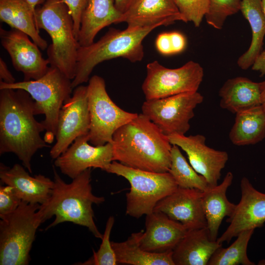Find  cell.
<instances>
[{
  "instance_id": "1",
  "label": "cell",
  "mask_w": 265,
  "mask_h": 265,
  "mask_svg": "<svg viewBox=\"0 0 265 265\" xmlns=\"http://www.w3.org/2000/svg\"><path fill=\"white\" fill-rule=\"evenodd\" d=\"M0 90V154H15L31 173L33 155L50 147L40 135L45 128L35 118L34 101L26 91Z\"/></svg>"
},
{
  "instance_id": "2",
  "label": "cell",
  "mask_w": 265,
  "mask_h": 265,
  "mask_svg": "<svg viewBox=\"0 0 265 265\" xmlns=\"http://www.w3.org/2000/svg\"><path fill=\"white\" fill-rule=\"evenodd\" d=\"M113 161L156 173L168 172L172 144L143 113L120 127L112 137Z\"/></svg>"
},
{
  "instance_id": "3",
  "label": "cell",
  "mask_w": 265,
  "mask_h": 265,
  "mask_svg": "<svg viewBox=\"0 0 265 265\" xmlns=\"http://www.w3.org/2000/svg\"><path fill=\"white\" fill-rule=\"evenodd\" d=\"M54 186L46 203L40 205L39 211L43 220L55 216L54 221L47 229L64 222L86 227L97 238L102 239L103 235L99 231L94 220L92 205L105 201L92 193L91 185V169L88 168L73 179L65 183L54 166Z\"/></svg>"
},
{
  "instance_id": "4",
  "label": "cell",
  "mask_w": 265,
  "mask_h": 265,
  "mask_svg": "<svg viewBox=\"0 0 265 265\" xmlns=\"http://www.w3.org/2000/svg\"><path fill=\"white\" fill-rule=\"evenodd\" d=\"M159 26L156 25L124 30L110 28L97 42L88 46H80L77 53L76 75L72 80V88L89 81L95 67L103 61L118 57L132 62L141 61L144 55L143 40Z\"/></svg>"
},
{
  "instance_id": "5",
  "label": "cell",
  "mask_w": 265,
  "mask_h": 265,
  "mask_svg": "<svg viewBox=\"0 0 265 265\" xmlns=\"http://www.w3.org/2000/svg\"><path fill=\"white\" fill-rule=\"evenodd\" d=\"M35 17L37 28L45 30L52 40L47 49L50 66L73 80L80 46L74 35L73 21L67 6L62 0H43L35 8Z\"/></svg>"
},
{
  "instance_id": "6",
  "label": "cell",
  "mask_w": 265,
  "mask_h": 265,
  "mask_svg": "<svg viewBox=\"0 0 265 265\" xmlns=\"http://www.w3.org/2000/svg\"><path fill=\"white\" fill-rule=\"evenodd\" d=\"M40 204L22 201L13 212L0 216V265H26L39 226L43 222Z\"/></svg>"
},
{
  "instance_id": "7",
  "label": "cell",
  "mask_w": 265,
  "mask_h": 265,
  "mask_svg": "<svg viewBox=\"0 0 265 265\" xmlns=\"http://www.w3.org/2000/svg\"><path fill=\"white\" fill-rule=\"evenodd\" d=\"M22 89L34 101L36 115L44 114L42 121L45 128L44 140L53 142L55 136L60 110L73 88L72 80L57 68L50 66L47 73L37 80H23L8 84L0 81V89Z\"/></svg>"
},
{
  "instance_id": "8",
  "label": "cell",
  "mask_w": 265,
  "mask_h": 265,
  "mask_svg": "<svg viewBox=\"0 0 265 265\" xmlns=\"http://www.w3.org/2000/svg\"><path fill=\"white\" fill-rule=\"evenodd\" d=\"M106 172L125 178L131 188L127 193L126 213L138 218L154 212L158 203L178 186L169 172L156 173L132 168L112 161Z\"/></svg>"
},
{
  "instance_id": "9",
  "label": "cell",
  "mask_w": 265,
  "mask_h": 265,
  "mask_svg": "<svg viewBox=\"0 0 265 265\" xmlns=\"http://www.w3.org/2000/svg\"><path fill=\"white\" fill-rule=\"evenodd\" d=\"M87 86L90 118L89 142L94 146L112 143L115 132L135 118L138 114L126 111L113 102L101 77L92 76Z\"/></svg>"
},
{
  "instance_id": "10",
  "label": "cell",
  "mask_w": 265,
  "mask_h": 265,
  "mask_svg": "<svg viewBox=\"0 0 265 265\" xmlns=\"http://www.w3.org/2000/svg\"><path fill=\"white\" fill-rule=\"evenodd\" d=\"M146 71L142 85L146 100L197 91L204 77L202 67L192 60L174 69L166 68L155 60L147 64Z\"/></svg>"
},
{
  "instance_id": "11",
  "label": "cell",
  "mask_w": 265,
  "mask_h": 265,
  "mask_svg": "<svg viewBox=\"0 0 265 265\" xmlns=\"http://www.w3.org/2000/svg\"><path fill=\"white\" fill-rule=\"evenodd\" d=\"M203 99L196 91L146 100L142 106V113L167 136L185 134L190 129L189 121L194 116L195 108Z\"/></svg>"
},
{
  "instance_id": "12",
  "label": "cell",
  "mask_w": 265,
  "mask_h": 265,
  "mask_svg": "<svg viewBox=\"0 0 265 265\" xmlns=\"http://www.w3.org/2000/svg\"><path fill=\"white\" fill-rule=\"evenodd\" d=\"M90 118L87 86L80 85L64 103L59 112L55 134L56 142L50 155L55 159L79 136L88 133Z\"/></svg>"
},
{
  "instance_id": "13",
  "label": "cell",
  "mask_w": 265,
  "mask_h": 265,
  "mask_svg": "<svg viewBox=\"0 0 265 265\" xmlns=\"http://www.w3.org/2000/svg\"><path fill=\"white\" fill-rule=\"evenodd\" d=\"M89 141L88 133L78 137L55 159V166L72 179L88 168H97L106 171L113 161L112 143L91 146Z\"/></svg>"
},
{
  "instance_id": "14",
  "label": "cell",
  "mask_w": 265,
  "mask_h": 265,
  "mask_svg": "<svg viewBox=\"0 0 265 265\" xmlns=\"http://www.w3.org/2000/svg\"><path fill=\"white\" fill-rule=\"evenodd\" d=\"M172 145H176L186 152L190 164L207 181L210 187L218 185L221 171L229 159L227 152L214 149L206 144L202 134H175L168 136Z\"/></svg>"
},
{
  "instance_id": "15",
  "label": "cell",
  "mask_w": 265,
  "mask_h": 265,
  "mask_svg": "<svg viewBox=\"0 0 265 265\" xmlns=\"http://www.w3.org/2000/svg\"><path fill=\"white\" fill-rule=\"evenodd\" d=\"M240 201L233 215L226 220L229 226L217 239L220 243H229L241 231L261 228L265 222V193L257 190L245 177L240 181Z\"/></svg>"
},
{
  "instance_id": "16",
  "label": "cell",
  "mask_w": 265,
  "mask_h": 265,
  "mask_svg": "<svg viewBox=\"0 0 265 265\" xmlns=\"http://www.w3.org/2000/svg\"><path fill=\"white\" fill-rule=\"evenodd\" d=\"M28 37L16 29H0L1 45L9 54L15 69L24 74V80L40 78L50 67L48 59L43 58L39 48Z\"/></svg>"
},
{
  "instance_id": "17",
  "label": "cell",
  "mask_w": 265,
  "mask_h": 265,
  "mask_svg": "<svg viewBox=\"0 0 265 265\" xmlns=\"http://www.w3.org/2000/svg\"><path fill=\"white\" fill-rule=\"evenodd\" d=\"M154 211L165 214L181 223L188 231L207 227L202 191L197 189L178 187L159 201Z\"/></svg>"
},
{
  "instance_id": "18",
  "label": "cell",
  "mask_w": 265,
  "mask_h": 265,
  "mask_svg": "<svg viewBox=\"0 0 265 265\" xmlns=\"http://www.w3.org/2000/svg\"><path fill=\"white\" fill-rule=\"evenodd\" d=\"M187 231L181 223L162 212L154 211L146 215L145 231L139 245L143 250L153 253L173 250Z\"/></svg>"
},
{
  "instance_id": "19",
  "label": "cell",
  "mask_w": 265,
  "mask_h": 265,
  "mask_svg": "<svg viewBox=\"0 0 265 265\" xmlns=\"http://www.w3.org/2000/svg\"><path fill=\"white\" fill-rule=\"evenodd\" d=\"M177 21L184 22L175 0H136L122 14L118 23L125 22L129 29L156 25L168 26Z\"/></svg>"
},
{
  "instance_id": "20",
  "label": "cell",
  "mask_w": 265,
  "mask_h": 265,
  "mask_svg": "<svg viewBox=\"0 0 265 265\" xmlns=\"http://www.w3.org/2000/svg\"><path fill=\"white\" fill-rule=\"evenodd\" d=\"M0 179L12 187L22 201L31 204L46 203L54 186V181L41 174L32 177L19 164L10 168L0 163Z\"/></svg>"
},
{
  "instance_id": "21",
  "label": "cell",
  "mask_w": 265,
  "mask_h": 265,
  "mask_svg": "<svg viewBox=\"0 0 265 265\" xmlns=\"http://www.w3.org/2000/svg\"><path fill=\"white\" fill-rule=\"evenodd\" d=\"M221 246L211 239L207 227L189 230L173 250V260L175 265H208Z\"/></svg>"
},
{
  "instance_id": "22",
  "label": "cell",
  "mask_w": 265,
  "mask_h": 265,
  "mask_svg": "<svg viewBox=\"0 0 265 265\" xmlns=\"http://www.w3.org/2000/svg\"><path fill=\"white\" fill-rule=\"evenodd\" d=\"M234 176L228 172L219 184L209 187L202 191V203L207 221V227L212 240H217L222 221L225 217H231L236 205L229 201L226 196L228 188L232 185Z\"/></svg>"
},
{
  "instance_id": "23",
  "label": "cell",
  "mask_w": 265,
  "mask_h": 265,
  "mask_svg": "<svg viewBox=\"0 0 265 265\" xmlns=\"http://www.w3.org/2000/svg\"><path fill=\"white\" fill-rule=\"evenodd\" d=\"M122 14L115 7L114 0H89L81 17L78 38L80 46L92 44L98 32L106 26L118 23Z\"/></svg>"
},
{
  "instance_id": "24",
  "label": "cell",
  "mask_w": 265,
  "mask_h": 265,
  "mask_svg": "<svg viewBox=\"0 0 265 265\" xmlns=\"http://www.w3.org/2000/svg\"><path fill=\"white\" fill-rule=\"evenodd\" d=\"M220 106L233 113L261 105L260 82L237 77L226 80L219 90Z\"/></svg>"
},
{
  "instance_id": "25",
  "label": "cell",
  "mask_w": 265,
  "mask_h": 265,
  "mask_svg": "<svg viewBox=\"0 0 265 265\" xmlns=\"http://www.w3.org/2000/svg\"><path fill=\"white\" fill-rule=\"evenodd\" d=\"M35 10L26 0H0V20L27 34L40 49L44 50L48 44L39 34Z\"/></svg>"
},
{
  "instance_id": "26",
  "label": "cell",
  "mask_w": 265,
  "mask_h": 265,
  "mask_svg": "<svg viewBox=\"0 0 265 265\" xmlns=\"http://www.w3.org/2000/svg\"><path fill=\"white\" fill-rule=\"evenodd\" d=\"M240 11L249 22L252 32L249 48L237 61L239 67L247 70L252 66L262 52L265 36V15L262 0H241Z\"/></svg>"
},
{
  "instance_id": "27",
  "label": "cell",
  "mask_w": 265,
  "mask_h": 265,
  "mask_svg": "<svg viewBox=\"0 0 265 265\" xmlns=\"http://www.w3.org/2000/svg\"><path fill=\"white\" fill-rule=\"evenodd\" d=\"M229 137L237 146L254 145L262 141L265 138V111L262 106L236 113Z\"/></svg>"
},
{
  "instance_id": "28",
  "label": "cell",
  "mask_w": 265,
  "mask_h": 265,
  "mask_svg": "<svg viewBox=\"0 0 265 265\" xmlns=\"http://www.w3.org/2000/svg\"><path fill=\"white\" fill-rule=\"evenodd\" d=\"M142 232L132 233L123 242L111 241L117 264L131 265H175L173 250L153 253L143 250L139 241Z\"/></svg>"
},
{
  "instance_id": "29",
  "label": "cell",
  "mask_w": 265,
  "mask_h": 265,
  "mask_svg": "<svg viewBox=\"0 0 265 265\" xmlns=\"http://www.w3.org/2000/svg\"><path fill=\"white\" fill-rule=\"evenodd\" d=\"M178 187L194 188L203 191L210 187L206 179L198 173L188 163L180 147L172 145L171 150V165L168 171Z\"/></svg>"
},
{
  "instance_id": "30",
  "label": "cell",
  "mask_w": 265,
  "mask_h": 265,
  "mask_svg": "<svg viewBox=\"0 0 265 265\" xmlns=\"http://www.w3.org/2000/svg\"><path fill=\"white\" fill-rule=\"evenodd\" d=\"M255 229L240 232L229 247L218 248L211 257L208 265H255L247 254L249 241Z\"/></svg>"
},
{
  "instance_id": "31",
  "label": "cell",
  "mask_w": 265,
  "mask_h": 265,
  "mask_svg": "<svg viewBox=\"0 0 265 265\" xmlns=\"http://www.w3.org/2000/svg\"><path fill=\"white\" fill-rule=\"evenodd\" d=\"M241 0H210L205 17L208 24L221 29L227 18L240 10Z\"/></svg>"
},
{
  "instance_id": "32",
  "label": "cell",
  "mask_w": 265,
  "mask_h": 265,
  "mask_svg": "<svg viewBox=\"0 0 265 265\" xmlns=\"http://www.w3.org/2000/svg\"><path fill=\"white\" fill-rule=\"evenodd\" d=\"M114 223L113 216L108 217L104 232L102 241L99 250L93 251V255L83 263L76 264L80 265H116L117 262L115 254L110 241V235Z\"/></svg>"
},
{
  "instance_id": "33",
  "label": "cell",
  "mask_w": 265,
  "mask_h": 265,
  "mask_svg": "<svg viewBox=\"0 0 265 265\" xmlns=\"http://www.w3.org/2000/svg\"><path fill=\"white\" fill-rule=\"evenodd\" d=\"M184 19V22H191L195 26H200L208 12L210 0H175Z\"/></svg>"
},
{
  "instance_id": "34",
  "label": "cell",
  "mask_w": 265,
  "mask_h": 265,
  "mask_svg": "<svg viewBox=\"0 0 265 265\" xmlns=\"http://www.w3.org/2000/svg\"><path fill=\"white\" fill-rule=\"evenodd\" d=\"M12 187L6 185L0 186V216L15 211L21 203Z\"/></svg>"
},
{
  "instance_id": "35",
  "label": "cell",
  "mask_w": 265,
  "mask_h": 265,
  "mask_svg": "<svg viewBox=\"0 0 265 265\" xmlns=\"http://www.w3.org/2000/svg\"><path fill=\"white\" fill-rule=\"evenodd\" d=\"M67 6L74 25V33L78 40L81 17L89 0H62Z\"/></svg>"
},
{
  "instance_id": "36",
  "label": "cell",
  "mask_w": 265,
  "mask_h": 265,
  "mask_svg": "<svg viewBox=\"0 0 265 265\" xmlns=\"http://www.w3.org/2000/svg\"><path fill=\"white\" fill-rule=\"evenodd\" d=\"M156 47L158 51L163 55L174 54L170 32H163L159 34L156 40Z\"/></svg>"
},
{
  "instance_id": "37",
  "label": "cell",
  "mask_w": 265,
  "mask_h": 265,
  "mask_svg": "<svg viewBox=\"0 0 265 265\" xmlns=\"http://www.w3.org/2000/svg\"><path fill=\"white\" fill-rule=\"evenodd\" d=\"M170 36L174 54L183 52L186 46L185 36L178 31L170 32Z\"/></svg>"
},
{
  "instance_id": "38",
  "label": "cell",
  "mask_w": 265,
  "mask_h": 265,
  "mask_svg": "<svg viewBox=\"0 0 265 265\" xmlns=\"http://www.w3.org/2000/svg\"><path fill=\"white\" fill-rule=\"evenodd\" d=\"M265 15V0H262ZM253 70L259 72L261 76H265V49L261 52L252 66Z\"/></svg>"
},
{
  "instance_id": "39",
  "label": "cell",
  "mask_w": 265,
  "mask_h": 265,
  "mask_svg": "<svg viewBox=\"0 0 265 265\" xmlns=\"http://www.w3.org/2000/svg\"><path fill=\"white\" fill-rule=\"evenodd\" d=\"M0 81L10 84L16 82L15 79L8 69L6 64L3 59L0 58Z\"/></svg>"
},
{
  "instance_id": "40",
  "label": "cell",
  "mask_w": 265,
  "mask_h": 265,
  "mask_svg": "<svg viewBox=\"0 0 265 265\" xmlns=\"http://www.w3.org/2000/svg\"><path fill=\"white\" fill-rule=\"evenodd\" d=\"M136 0H114L115 5L122 14L127 11Z\"/></svg>"
},
{
  "instance_id": "41",
  "label": "cell",
  "mask_w": 265,
  "mask_h": 265,
  "mask_svg": "<svg viewBox=\"0 0 265 265\" xmlns=\"http://www.w3.org/2000/svg\"><path fill=\"white\" fill-rule=\"evenodd\" d=\"M261 91V105L265 111V80L260 82Z\"/></svg>"
},
{
  "instance_id": "42",
  "label": "cell",
  "mask_w": 265,
  "mask_h": 265,
  "mask_svg": "<svg viewBox=\"0 0 265 265\" xmlns=\"http://www.w3.org/2000/svg\"><path fill=\"white\" fill-rule=\"evenodd\" d=\"M34 9L43 0H26Z\"/></svg>"
},
{
  "instance_id": "43",
  "label": "cell",
  "mask_w": 265,
  "mask_h": 265,
  "mask_svg": "<svg viewBox=\"0 0 265 265\" xmlns=\"http://www.w3.org/2000/svg\"><path fill=\"white\" fill-rule=\"evenodd\" d=\"M258 265H265V259H263L260 260L258 263Z\"/></svg>"
}]
</instances>
